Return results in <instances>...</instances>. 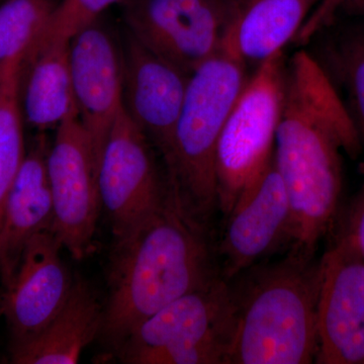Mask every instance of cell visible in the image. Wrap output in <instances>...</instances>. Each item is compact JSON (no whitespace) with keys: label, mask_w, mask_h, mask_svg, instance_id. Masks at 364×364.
<instances>
[{"label":"cell","mask_w":364,"mask_h":364,"mask_svg":"<svg viewBox=\"0 0 364 364\" xmlns=\"http://www.w3.org/2000/svg\"><path fill=\"white\" fill-rule=\"evenodd\" d=\"M231 282L219 277L140 323L117 347L129 364H226L233 334Z\"/></svg>","instance_id":"5b68a950"},{"label":"cell","mask_w":364,"mask_h":364,"mask_svg":"<svg viewBox=\"0 0 364 364\" xmlns=\"http://www.w3.org/2000/svg\"><path fill=\"white\" fill-rule=\"evenodd\" d=\"M105 309L82 279L73 287L56 317L37 336L11 348L14 364H74L102 333Z\"/></svg>","instance_id":"e0dca14e"},{"label":"cell","mask_w":364,"mask_h":364,"mask_svg":"<svg viewBox=\"0 0 364 364\" xmlns=\"http://www.w3.org/2000/svg\"><path fill=\"white\" fill-rule=\"evenodd\" d=\"M128 32L191 76L221 50L226 0H123Z\"/></svg>","instance_id":"52a82bcc"},{"label":"cell","mask_w":364,"mask_h":364,"mask_svg":"<svg viewBox=\"0 0 364 364\" xmlns=\"http://www.w3.org/2000/svg\"><path fill=\"white\" fill-rule=\"evenodd\" d=\"M360 186L342 226L351 235L364 259V160L359 164Z\"/></svg>","instance_id":"cb8c5ba5"},{"label":"cell","mask_w":364,"mask_h":364,"mask_svg":"<svg viewBox=\"0 0 364 364\" xmlns=\"http://www.w3.org/2000/svg\"><path fill=\"white\" fill-rule=\"evenodd\" d=\"M48 151L49 148L41 136L26 153L4 203L0 223V279L4 289L13 282L31 239L52 228Z\"/></svg>","instance_id":"9a60e30c"},{"label":"cell","mask_w":364,"mask_h":364,"mask_svg":"<svg viewBox=\"0 0 364 364\" xmlns=\"http://www.w3.org/2000/svg\"><path fill=\"white\" fill-rule=\"evenodd\" d=\"M318 259V364H364V259L343 226Z\"/></svg>","instance_id":"ba28073f"},{"label":"cell","mask_w":364,"mask_h":364,"mask_svg":"<svg viewBox=\"0 0 364 364\" xmlns=\"http://www.w3.org/2000/svg\"><path fill=\"white\" fill-rule=\"evenodd\" d=\"M316 58L333 82L341 85L364 152V26L337 33L325 42Z\"/></svg>","instance_id":"d6986e66"},{"label":"cell","mask_w":364,"mask_h":364,"mask_svg":"<svg viewBox=\"0 0 364 364\" xmlns=\"http://www.w3.org/2000/svg\"><path fill=\"white\" fill-rule=\"evenodd\" d=\"M122 50L124 111L156 146L168 171L191 76L151 52L129 32Z\"/></svg>","instance_id":"4fadbf2b"},{"label":"cell","mask_w":364,"mask_h":364,"mask_svg":"<svg viewBox=\"0 0 364 364\" xmlns=\"http://www.w3.org/2000/svg\"><path fill=\"white\" fill-rule=\"evenodd\" d=\"M340 13L364 20V0H341L337 9V14Z\"/></svg>","instance_id":"d4e9b609"},{"label":"cell","mask_w":364,"mask_h":364,"mask_svg":"<svg viewBox=\"0 0 364 364\" xmlns=\"http://www.w3.org/2000/svg\"><path fill=\"white\" fill-rule=\"evenodd\" d=\"M61 249L51 230L36 235L26 246L1 301L11 348L42 332L70 294L74 279L62 260Z\"/></svg>","instance_id":"5bb4252c"},{"label":"cell","mask_w":364,"mask_h":364,"mask_svg":"<svg viewBox=\"0 0 364 364\" xmlns=\"http://www.w3.org/2000/svg\"><path fill=\"white\" fill-rule=\"evenodd\" d=\"M318 275V260L287 253L231 280L235 316L226 364L315 363Z\"/></svg>","instance_id":"3957f363"},{"label":"cell","mask_w":364,"mask_h":364,"mask_svg":"<svg viewBox=\"0 0 364 364\" xmlns=\"http://www.w3.org/2000/svg\"><path fill=\"white\" fill-rule=\"evenodd\" d=\"M47 173L53 203L51 231L72 257L82 259L92 247L102 203L92 146L77 114H71L57 128L48 151Z\"/></svg>","instance_id":"9c48e42d"},{"label":"cell","mask_w":364,"mask_h":364,"mask_svg":"<svg viewBox=\"0 0 364 364\" xmlns=\"http://www.w3.org/2000/svg\"><path fill=\"white\" fill-rule=\"evenodd\" d=\"M225 220L218 254L220 272L228 282L289 246L291 208L274 157Z\"/></svg>","instance_id":"7c38bea8"},{"label":"cell","mask_w":364,"mask_h":364,"mask_svg":"<svg viewBox=\"0 0 364 364\" xmlns=\"http://www.w3.org/2000/svg\"><path fill=\"white\" fill-rule=\"evenodd\" d=\"M60 0H4L0 2V67L25 59Z\"/></svg>","instance_id":"44dd1931"},{"label":"cell","mask_w":364,"mask_h":364,"mask_svg":"<svg viewBox=\"0 0 364 364\" xmlns=\"http://www.w3.org/2000/svg\"><path fill=\"white\" fill-rule=\"evenodd\" d=\"M123 0H60L31 51L48 44L69 43L76 33L100 18L105 9Z\"/></svg>","instance_id":"7402d4cb"},{"label":"cell","mask_w":364,"mask_h":364,"mask_svg":"<svg viewBox=\"0 0 364 364\" xmlns=\"http://www.w3.org/2000/svg\"><path fill=\"white\" fill-rule=\"evenodd\" d=\"M247 64L223 45L189 77L167 181L200 220L217 208L215 160L228 117L247 83Z\"/></svg>","instance_id":"277c9868"},{"label":"cell","mask_w":364,"mask_h":364,"mask_svg":"<svg viewBox=\"0 0 364 364\" xmlns=\"http://www.w3.org/2000/svg\"><path fill=\"white\" fill-rule=\"evenodd\" d=\"M98 191L114 239L162 207L163 183L145 134L122 107L105 143L97 171Z\"/></svg>","instance_id":"30bf717a"},{"label":"cell","mask_w":364,"mask_h":364,"mask_svg":"<svg viewBox=\"0 0 364 364\" xmlns=\"http://www.w3.org/2000/svg\"><path fill=\"white\" fill-rule=\"evenodd\" d=\"M219 277L203 220L168 183L162 207L114 239L102 334L117 348L146 318Z\"/></svg>","instance_id":"7a4b0ae2"},{"label":"cell","mask_w":364,"mask_h":364,"mask_svg":"<svg viewBox=\"0 0 364 364\" xmlns=\"http://www.w3.org/2000/svg\"><path fill=\"white\" fill-rule=\"evenodd\" d=\"M20 98L23 119L38 130L58 128L67 117L77 114L69 43L42 46L21 61Z\"/></svg>","instance_id":"ac0fdd59"},{"label":"cell","mask_w":364,"mask_h":364,"mask_svg":"<svg viewBox=\"0 0 364 364\" xmlns=\"http://www.w3.org/2000/svg\"><path fill=\"white\" fill-rule=\"evenodd\" d=\"M322 0H226L224 44L257 67L294 42Z\"/></svg>","instance_id":"2e32d148"},{"label":"cell","mask_w":364,"mask_h":364,"mask_svg":"<svg viewBox=\"0 0 364 364\" xmlns=\"http://www.w3.org/2000/svg\"><path fill=\"white\" fill-rule=\"evenodd\" d=\"M358 131L338 88L306 50L287 61L284 109L274 144L275 166L291 208L287 253L315 259L338 220L342 153L363 154Z\"/></svg>","instance_id":"6da1fadb"},{"label":"cell","mask_w":364,"mask_h":364,"mask_svg":"<svg viewBox=\"0 0 364 364\" xmlns=\"http://www.w3.org/2000/svg\"><path fill=\"white\" fill-rule=\"evenodd\" d=\"M69 66L77 117L100 166L105 143L123 107V50L100 18L69 41Z\"/></svg>","instance_id":"8fae6325"},{"label":"cell","mask_w":364,"mask_h":364,"mask_svg":"<svg viewBox=\"0 0 364 364\" xmlns=\"http://www.w3.org/2000/svg\"><path fill=\"white\" fill-rule=\"evenodd\" d=\"M4 1V0H0V2Z\"/></svg>","instance_id":"484cf974"},{"label":"cell","mask_w":364,"mask_h":364,"mask_svg":"<svg viewBox=\"0 0 364 364\" xmlns=\"http://www.w3.org/2000/svg\"><path fill=\"white\" fill-rule=\"evenodd\" d=\"M286 70L284 52L256 67L223 129L215 172L217 208L224 218L272 160L284 109Z\"/></svg>","instance_id":"8992f818"},{"label":"cell","mask_w":364,"mask_h":364,"mask_svg":"<svg viewBox=\"0 0 364 364\" xmlns=\"http://www.w3.org/2000/svg\"><path fill=\"white\" fill-rule=\"evenodd\" d=\"M340 1L341 0H322L299 31L294 40L296 43L308 44L321 31L331 25L336 16Z\"/></svg>","instance_id":"603a6c76"},{"label":"cell","mask_w":364,"mask_h":364,"mask_svg":"<svg viewBox=\"0 0 364 364\" xmlns=\"http://www.w3.org/2000/svg\"><path fill=\"white\" fill-rule=\"evenodd\" d=\"M21 65V60H14L0 67V223L7 195L26 157Z\"/></svg>","instance_id":"ffe728a7"}]
</instances>
